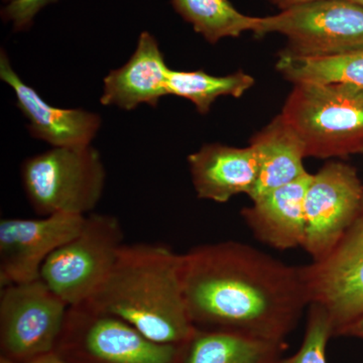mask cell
<instances>
[{
  "label": "cell",
  "mask_w": 363,
  "mask_h": 363,
  "mask_svg": "<svg viewBox=\"0 0 363 363\" xmlns=\"http://www.w3.org/2000/svg\"><path fill=\"white\" fill-rule=\"evenodd\" d=\"M182 281L197 331L286 344L311 304L304 266H289L238 241L182 255Z\"/></svg>",
  "instance_id": "cell-1"
},
{
  "label": "cell",
  "mask_w": 363,
  "mask_h": 363,
  "mask_svg": "<svg viewBox=\"0 0 363 363\" xmlns=\"http://www.w3.org/2000/svg\"><path fill=\"white\" fill-rule=\"evenodd\" d=\"M87 304L123 320L162 344H186L196 334L189 317L182 255L161 243L124 245Z\"/></svg>",
  "instance_id": "cell-2"
},
{
  "label": "cell",
  "mask_w": 363,
  "mask_h": 363,
  "mask_svg": "<svg viewBox=\"0 0 363 363\" xmlns=\"http://www.w3.org/2000/svg\"><path fill=\"white\" fill-rule=\"evenodd\" d=\"M281 116L304 143L306 157L363 152V88L295 84Z\"/></svg>",
  "instance_id": "cell-3"
},
{
  "label": "cell",
  "mask_w": 363,
  "mask_h": 363,
  "mask_svg": "<svg viewBox=\"0 0 363 363\" xmlns=\"http://www.w3.org/2000/svg\"><path fill=\"white\" fill-rule=\"evenodd\" d=\"M21 175L28 202L40 216H86L101 199L106 179L104 162L92 145L52 147L28 157Z\"/></svg>",
  "instance_id": "cell-4"
},
{
  "label": "cell",
  "mask_w": 363,
  "mask_h": 363,
  "mask_svg": "<svg viewBox=\"0 0 363 363\" xmlns=\"http://www.w3.org/2000/svg\"><path fill=\"white\" fill-rule=\"evenodd\" d=\"M188 343L155 342L123 320L82 303L69 307L55 352L70 363H184Z\"/></svg>",
  "instance_id": "cell-5"
},
{
  "label": "cell",
  "mask_w": 363,
  "mask_h": 363,
  "mask_svg": "<svg viewBox=\"0 0 363 363\" xmlns=\"http://www.w3.org/2000/svg\"><path fill=\"white\" fill-rule=\"evenodd\" d=\"M123 240L116 216L88 215L80 233L48 257L40 279L69 307L82 304L108 276Z\"/></svg>",
  "instance_id": "cell-6"
},
{
  "label": "cell",
  "mask_w": 363,
  "mask_h": 363,
  "mask_svg": "<svg viewBox=\"0 0 363 363\" xmlns=\"http://www.w3.org/2000/svg\"><path fill=\"white\" fill-rule=\"evenodd\" d=\"M69 305L40 279L0 289L1 357L28 363L55 352Z\"/></svg>",
  "instance_id": "cell-7"
},
{
  "label": "cell",
  "mask_w": 363,
  "mask_h": 363,
  "mask_svg": "<svg viewBox=\"0 0 363 363\" xmlns=\"http://www.w3.org/2000/svg\"><path fill=\"white\" fill-rule=\"evenodd\" d=\"M255 35L279 33L286 51L322 56L363 51V6L350 0H316L260 18Z\"/></svg>",
  "instance_id": "cell-8"
},
{
  "label": "cell",
  "mask_w": 363,
  "mask_h": 363,
  "mask_svg": "<svg viewBox=\"0 0 363 363\" xmlns=\"http://www.w3.org/2000/svg\"><path fill=\"white\" fill-rule=\"evenodd\" d=\"M363 186L357 172L342 162H329L312 175L305 196L303 248L313 262L324 259L357 219Z\"/></svg>",
  "instance_id": "cell-9"
},
{
  "label": "cell",
  "mask_w": 363,
  "mask_h": 363,
  "mask_svg": "<svg viewBox=\"0 0 363 363\" xmlns=\"http://www.w3.org/2000/svg\"><path fill=\"white\" fill-rule=\"evenodd\" d=\"M304 267L311 304L326 310L339 336L363 315V205L333 250Z\"/></svg>",
  "instance_id": "cell-10"
},
{
  "label": "cell",
  "mask_w": 363,
  "mask_h": 363,
  "mask_svg": "<svg viewBox=\"0 0 363 363\" xmlns=\"http://www.w3.org/2000/svg\"><path fill=\"white\" fill-rule=\"evenodd\" d=\"M85 218L57 213L35 219H1L0 286L40 279L48 257L80 233Z\"/></svg>",
  "instance_id": "cell-11"
},
{
  "label": "cell",
  "mask_w": 363,
  "mask_h": 363,
  "mask_svg": "<svg viewBox=\"0 0 363 363\" xmlns=\"http://www.w3.org/2000/svg\"><path fill=\"white\" fill-rule=\"evenodd\" d=\"M0 78L16 94V105L28 119V130L33 138L54 147L91 145L101 126V117L83 109L59 108L45 102L16 73L4 49L0 52Z\"/></svg>",
  "instance_id": "cell-12"
},
{
  "label": "cell",
  "mask_w": 363,
  "mask_h": 363,
  "mask_svg": "<svg viewBox=\"0 0 363 363\" xmlns=\"http://www.w3.org/2000/svg\"><path fill=\"white\" fill-rule=\"evenodd\" d=\"M169 70L156 38L143 32L131 58L104 78L100 102L123 111H133L140 104L156 107L161 98L169 95Z\"/></svg>",
  "instance_id": "cell-13"
},
{
  "label": "cell",
  "mask_w": 363,
  "mask_h": 363,
  "mask_svg": "<svg viewBox=\"0 0 363 363\" xmlns=\"http://www.w3.org/2000/svg\"><path fill=\"white\" fill-rule=\"evenodd\" d=\"M189 168L197 196L226 203L238 194H252L259 177L257 150L212 143L190 155Z\"/></svg>",
  "instance_id": "cell-14"
},
{
  "label": "cell",
  "mask_w": 363,
  "mask_h": 363,
  "mask_svg": "<svg viewBox=\"0 0 363 363\" xmlns=\"http://www.w3.org/2000/svg\"><path fill=\"white\" fill-rule=\"evenodd\" d=\"M311 174L274 189L242 210V216L257 240L277 250L303 247L305 240V196Z\"/></svg>",
  "instance_id": "cell-15"
},
{
  "label": "cell",
  "mask_w": 363,
  "mask_h": 363,
  "mask_svg": "<svg viewBox=\"0 0 363 363\" xmlns=\"http://www.w3.org/2000/svg\"><path fill=\"white\" fill-rule=\"evenodd\" d=\"M250 145L259 161V177L250 195L252 201L309 174L303 164L304 143L281 114L255 136Z\"/></svg>",
  "instance_id": "cell-16"
},
{
  "label": "cell",
  "mask_w": 363,
  "mask_h": 363,
  "mask_svg": "<svg viewBox=\"0 0 363 363\" xmlns=\"http://www.w3.org/2000/svg\"><path fill=\"white\" fill-rule=\"evenodd\" d=\"M286 344L266 342L222 332L197 331L184 363H279Z\"/></svg>",
  "instance_id": "cell-17"
},
{
  "label": "cell",
  "mask_w": 363,
  "mask_h": 363,
  "mask_svg": "<svg viewBox=\"0 0 363 363\" xmlns=\"http://www.w3.org/2000/svg\"><path fill=\"white\" fill-rule=\"evenodd\" d=\"M277 68L295 84H344L363 88V51L322 56L284 52Z\"/></svg>",
  "instance_id": "cell-18"
},
{
  "label": "cell",
  "mask_w": 363,
  "mask_h": 363,
  "mask_svg": "<svg viewBox=\"0 0 363 363\" xmlns=\"http://www.w3.org/2000/svg\"><path fill=\"white\" fill-rule=\"evenodd\" d=\"M176 13L192 25L196 33L215 44L224 38L255 33L260 18L240 13L228 0H171Z\"/></svg>",
  "instance_id": "cell-19"
},
{
  "label": "cell",
  "mask_w": 363,
  "mask_h": 363,
  "mask_svg": "<svg viewBox=\"0 0 363 363\" xmlns=\"http://www.w3.org/2000/svg\"><path fill=\"white\" fill-rule=\"evenodd\" d=\"M253 84L255 79L243 72L217 77L203 71L169 70L168 75L169 95L190 100L201 114L209 112L217 98H240Z\"/></svg>",
  "instance_id": "cell-20"
},
{
  "label": "cell",
  "mask_w": 363,
  "mask_h": 363,
  "mask_svg": "<svg viewBox=\"0 0 363 363\" xmlns=\"http://www.w3.org/2000/svg\"><path fill=\"white\" fill-rule=\"evenodd\" d=\"M333 336L328 313L322 306L311 304L302 345L293 357H283L279 363H327V344Z\"/></svg>",
  "instance_id": "cell-21"
},
{
  "label": "cell",
  "mask_w": 363,
  "mask_h": 363,
  "mask_svg": "<svg viewBox=\"0 0 363 363\" xmlns=\"http://www.w3.org/2000/svg\"><path fill=\"white\" fill-rule=\"evenodd\" d=\"M58 0H11L1 9V18L13 25L14 32L30 30L37 14Z\"/></svg>",
  "instance_id": "cell-22"
},
{
  "label": "cell",
  "mask_w": 363,
  "mask_h": 363,
  "mask_svg": "<svg viewBox=\"0 0 363 363\" xmlns=\"http://www.w3.org/2000/svg\"><path fill=\"white\" fill-rule=\"evenodd\" d=\"M339 336H353V337L363 339V315L344 328Z\"/></svg>",
  "instance_id": "cell-23"
},
{
  "label": "cell",
  "mask_w": 363,
  "mask_h": 363,
  "mask_svg": "<svg viewBox=\"0 0 363 363\" xmlns=\"http://www.w3.org/2000/svg\"><path fill=\"white\" fill-rule=\"evenodd\" d=\"M272 6L279 7L281 11L290 9V7L298 6V4H307V2L316 1V0H267Z\"/></svg>",
  "instance_id": "cell-24"
},
{
  "label": "cell",
  "mask_w": 363,
  "mask_h": 363,
  "mask_svg": "<svg viewBox=\"0 0 363 363\" xmlns=\"http://www.w3.org/2000/svg\"><path fill=\"white\" fill-rule=\"evenodd\" d=\"M28 363H70L64 359L63 357H60L56 352L50 353V354L45 355L33 362Z\"/></svg>",
  "instance_id": "cell-25"
},
{
  "label": "cell",
  "mask_w": 363,
  "mask_h": 363,
  "mask_svg": "<svg viewBox=\"0 0 363 363\" xmlns=\"http://www.w3.org/2000/svg\"><path fill=\"white\" fill-rule=\"evenodd\" d=\"M0 363H16V362H11V360L6 359V358L1 357V358H0Z\"/></svg>",
  "instance_id": "cell-26"
},
{
  "label": "cell",
  "mask_w": 363,
  "mask_h": 363,
  "mask_svg": "<svg viewBox=\"0 0 363 363\" xmlns=\"http://www.w3.org/2000/svg\"><path fill=\"white\" fill-rule=\"evenodd\" d=\"M350 1L355 2V4H359V6H363V0H350Z\"/></svg>",
  "instance_id": "cell-27"
},
{
  "label": "cell",
  "mask_w": 363,
  "mask_h": 363,
  "mask_svg": "<svg viewBox=\"0 0 363 363\" xmlns=\"http://www.w3.org/2000/svg\"><path fill=\"white\" fill-rule=\"evenodd\" d=\"M4 2H6V4H9V1H11V0H4Z\"/></svg>",
  "instance_id": "cell-28"
}]
</instances>
